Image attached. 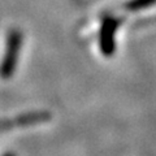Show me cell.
Segmentation results:
<instances>
[{"instance_id":"obj_1","label":"cell","mask_w":156,"mask_h":156,"mask_svg":"<svg viewBox=\"0 0 156 156\" xmlns=\"http://www.w3.org/2000/svg\"><path fill=\"white\" fill-rule=\"evenodd\" d=\"M22 33L18 29L13 27L8 31L7 35V44H5V52H4L2 65H0V77L3 80H8L14 74L20 51L22 47Z\"/></svg>"},{"instance_id":"obj_2","label":"cell","mask_w":156,"mask_h":156,"mask_svg":"<svg viewBox=\"0 0 156 156\" xmlns=\"http://www.w3.org/2000/svg\"><path fill=\"white\" fill-rule=\"evenodd\" d=\"M50 119V115L46 112H30V113H25L18 116L17 119H14L13 121L11 120H0V130H5V129H11V124L12 128L13 126H30L34 124L42 122Z\"/></svg>"},{"instance_id":"obj_3","label":"cell","mask_w":156,"mask_h":156,"mask_svg":"<svg viewBox=\"0 0 156 156\" xmlns=\"http://www.w3.org/2000/svg\"><path fill=\"white\" fill-rule=\"evenodd\" d=\"M3 156H16L14 154H12V152H7V154H4Z\"/></svg>"}]
</instances>
